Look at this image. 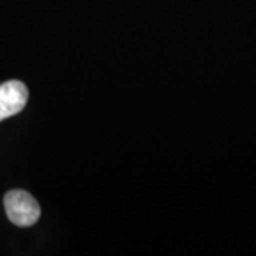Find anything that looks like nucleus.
<instances>
[{"label":"nucleus","mask_w":256,"mask_h":256,"mask_svg":"<svg viewBox=\"0 0 256 256\" xmlns=\"http://www.w3.org/2000/svg\"><path fill=\"white\" fill-rule=\"evenodd\" d=\"M4 210L12 224L20 228L34 225L40 218V205L28 192L13 190L4 195Z\"/></svg>","instance_id":"1"},{"label":"nucleus","mask_w":256,"mask_h":256,"mask_svg":"<svg viewBox=\"0 0 256 256\" xmlns=\"http://www.w3.org/2000/svg\"><path fill=\"white\" fill-rule=\"evenodd\" d=\"M28 90L26 84L10 80L0 86V121L13 117L26 107Z\"/></svg>","instance_id":"2"}]
</instances>
